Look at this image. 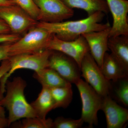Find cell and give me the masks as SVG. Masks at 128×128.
<instances>
[{
	"mask_svg": "<svg viewBox=\"0 0 128 128\" xmlns=\"http://www.w3.org/2000/svg\"><path fill=\"white\" fill-rule=\"evenodd\" d=\"M53 121L51 118L42 119L38 117L24 118L18 128H52Z\"/></svg>",
	"mask_w": 128,
	"mask_h": 128,
	"instance_id": "cell-20",
	"label": "cell"
},
{
	"mask_svg": "<svg viewBox=\"0 0 128 128\" xmlns=\"http://www.w3.org/2000/svg\"><path fill=\"white\" fill-rule=\"evenodd\" d=\"M81 76L102 97L110 95L111 82L107 80L90 52L83 58L80 66Z\"/></svg>",
	"mask_w": 128,
	"mask_h": 128,
	"instance_id": "cell-7",
	"label": "cell"
},
{
	"mask_svg": "<svg viewBox=\"0 0 128 128\" xmlns=\"http://www.w3.org/2000/svg\"><path fill=\"white\" fill-rule=\"evenodd\" d=\"M106 0L113 20L109 38L121 35H128V1Z\"/></svg>",
	"mask_w": 128,
	"mask_h": 128,
	"instance_id": "cell-11",
	"label": "cell"
},
{
	"mask_svg": "<svg viewBox=\"0 0 128 128\" xmlns=\"http://www.w3.org/2000/svg\"><path fill=\"white\" fill-rule=\"evenodd\" d=\"M7 127H8L7 118L0 116V128H5Z\"/></svg>",
	"mask_w": 128,
	"mask_h": 128,
	"instance_id": "cell-28",
	"label": "cell"
},
{
	"mask_svg": "<svg viewBox=\"0 0 128 128\" xmlns=\"http://www.w3.org/2000/svg\"><path fill=\"white\" fill-rule=\"evenodd\" d=\"M12 43H4L0 44V61L8 59L10 57L9 48Z\"/></svg>",
	"mask_w": 128,
	"mask_h": 128,
	"instance_id": "cell-26",
	"label": "cell"
},
{
	"mask_svg": "<svg viewBox=\"0 0 128 128\" xmlns=\"http://www.w3.org/2000/svg\"><path fill=\"white\" fill-rule=\"evenodd\" d=\"M108 47L111 55L128 73V35L109 37Z\"/></svg>",
	"mask_w": 128,
	"mask_h": 128,
	"instance_id": "cell-14",
	"label": "cell"
},
{
	"mask_svg": "<svg viewBox=\"0 0 128 128\" xmlns=\"http://www.w3.org/2000/svg\"><path fill=\"white\" fill-rule=\"evenodd\" d=\"M15 4L12 0H0V6H7V5L13 4Z\"/></svg>",
	"mask_w": 128,
	"mask_h": 128,
	"instance_id": "cell-29",
	"label": "cell"
},
{
	"mask_svg": "<svg viewBox=\"0 0 128 128\" xmlns=\"http://www.w3.org/2000/svg\"><path fill=\"white\" fill-rule=\"evenodd\" d=\"M111 28L110 26L101 31L82 34L87 42L91 54L100 68L104 55L109 50L108 41Z\"/></svg>",
	"mask_w": 128,
	"mask_h": 128,
	"instance_id": "cell-12",
	"label": "cell"
},
{
	"mask_svg": "<svg viewBox=\"0 0 128 128\" xmlns=\"http://www.w3.org/2000/svg\"><path fill=\"white\" fill-rule=\"evenodd\" d=\"M46 49L61 52L71 57L80 68L83 58L90 52L87 42L82 35L75 40L66 41L59 39L53 34L47 44Z\"/></svg>",
	"mask_w": 128,
	"mask_h": 128,
	"instance_id": "cell-8",
	"label": "cell"
},
{
	"mask_svg": "<svg viewBox=\"0 0 128 128\" xmlns=\"http://www.w3.org/2000/svg\"><path fill=\"white\" fill-rule=\"evenodd\" d=\"M10 68L9 59L5 60L2 62L0 66V80L4 75L9 70ZM0 116L5 118V111L4 107L0 105Z\"/></svg>",
	"mask_w": 128,
	"mask_h": 128,
	"instance_id": "cell-24",
	"label": "cell"
},
{
	"mask_svg": "<svg viewBox=\"0 0 128 128\" xmlns=\"http://www.w3.org/2000/svg\"><path fill=\"white\" fill-rule=\"evenodd\" d=\"M82 102L81 118L89 128L98 124V112L101 110L103 97L86 81L80 78L76 82Z\"/></svg>",
	"mask_w": 128,
	"mask_h": 128,
	"instance_id": "cell-5",
	"label": "cell"
},
{
	"mask_svg": "<svg viewBox=\"0 0 128 128\" xmlns=\"http://www.w3.org/2000/svg\"><path fill=\"white\" fill-rule=\"evenodd\" d=\"M52 50L48 49L33 54H22L12 56L9 59L10 68L0 80V100L6 92V85L8 78L14 72L27 69L36 72L48 67V58Z\"/></svg>",
	"mask_w": 128,
	"mask_h": 128,
	"instance_id": "cell-3",
	"label": "cell"
},
{
	"mask_svg": "<svg viewBox=\"0 0 128 128\" xmlns=\"http://www.w3.org/2000/svg\"><path fill=\"white\" fill-rule=\"evenodd\" d=\"M11 33L8 25L4 21L0 18V34H5Z\"/></svg>",
	"mask_w": 128,
	"mask_h": 128,
	"instance_id": "cell-27",
	"label": "cell"
},
{
	"mask_svg": "<svg viewBox=\"0 0 128 128\" xmlns=\"http://www.w3.org/2000/svg\"><path fill=\"white\" fill-rule=\"evenodd\" d=\"M100 69L105 78L110 81H116L121 78L128 77V73L124 71L111 54L107 52L104 57Z\"/></svg>",
	"mask_w": 128,
	"mask_h": 128,
	"instance_id": "cell-18",
	"label": "cell"
},
{
	"mask_svg": "<svg viewBox=\"0 0 128 128\" xmlns=\"http://www.w3.org/2000/svg\"><path fill=\"white\" fill-rule=\"evenodd\" d=\"M38 118L45 119L47 114L55 109V102L50 89L42 87V90L35 101L30 104Z\"/></svg>",
	"mask_w": 128,
	"mask_h": 128,
	"instance_id": "cell-16",
	"label": "cell"
},
{
	"mask_svg": "<svg viewBox=\"0 0 128 128\" xmlns=\"http://www.w3.org/2000/svg\"></svg>",
	"mask_w": 128,
	"mask_h": 128,
	"instance_id": "cell-30",
	"label": "cell"
},
{
	"mask_svg": "<svg viewBox=\"0 0 128 128\" xmlns=\"http://www.w3.org/2000/svg\"><path fill=\"white\" fill-rule=\"evenodd\" d=\"M53 34L36 25L30 28L22 37L13 43L9 48L10 57L22 54H33L46 49Z\"/></svg>",
	"mask_w": 128,
	"mask_h": 128,
	"instance_id": "cell-4",
	"label": "cell"
},
{
	"mask_svg": "<svg viewBox=\"0 0 128 128\" xmlns=\"http://www.w3.org/2000/svg\"><path fill=\"white\" fill-rule=\"evenodd\" d=\"M105 14L102 12H97L86 18L78 20L54 23L38 22L37 25L54 34L60 39L73 41L83 34L101 31L111 26L108 22L105 24L100 23Z\"/></svg>",
	"mask_w": 128,
	"mask_h": 128,
	"instance_id": "cell-1",
	"label": "cell"
},
{
	"mask_svg": "<svg viewBox=\"0 0 128 128\" xmlns=\"http://www.w3.org/2000/svg\"><path fill=\"white\" fill-rule=\"evenodd\" d=\"M0 18L8 25L12 33L20 36L38 22L16 4L0 6Z\"/></svg>",
	"mask_w": 128,
	"mask_h": 128,
	"instance_id": "cell-6",
	"label": "cell"
},
{
	"mask_svg": "<svg viewBox=\"0 0 128 128\" xmlns=\"http://www.w3.org/2000/svg\"><path fill=\"white\" fill-rule=\"evenodd\" d=\"M26 85V82L20 77L6 82V94L0 100V105L8 110V127L21 118L37 117L25 97L24 90Z\"/></svg>",
	"mask_w": 128,
	"mask_h": 128,
	"instance_id": "cell-2",
	"label": "cell"
},
{
	"mask_svg": "<svg viewBox=\"0 0 128 128\" xmlns=\"http://www.w3.org/2000/svg\"><path fill=\"white\" fill-rule=\"evenodd\" d=\"M84 122L81 118L79 119L74 120L58 117L53 121L52 128H81Z\"/></svg>",
	"mask_w": 128,
	"mask_h": 128,
	"instance_id": "cell-22",
	"label": "cell"
},
{
	"mask_svg": "<svg viewBox=\"0 0 128 128\" xmlns=\"http://www.w3.org/2000/svg\"><path fill=\"white\" fill-rule=\"evenodd\" d=\"M70 9H82L87 12L88 16L96 12H102L105 14L109 12L106 0H61Z\"/></svg>",
	"mask_w": 128,
	"mask_h": 128,
	"instance_id": "cell-15",
	"label": "cell"
},
{
	"mask_svg": "<svg viewBox=\"0 0 128 128\" xmlns=\"http://www.w3.org/2000/svg\"><path fill=\"white\" fill-rule=\"evenodd\" d=\"M33 77L41 84L42 87L49 89L65 86L70 83L55 70L48 67L34 72Z\"/></svg>",
	"mask_w": 128,
	"mask_h": 128,
	"instance_id": "cell-17",
	"label": "cell"
},
{
	"mask_svg": "<svg viewBox=\"0 0 128 128\" xmlns=\"http://www.w3.org/2000/svg\"><path fill=\"white\" fill-rule=\"evenodd\" d=\"M50 90L55 102V109L68 107L73 99L71 83H69L65 86L50 89Z\"/></svg>",
	"mask_w": 128,
	"mask_h": 128,
	"instance_id": "cell-19",
	"label": "cell"
},
{
	"mask_svg": "<svg viewBox=\"0 0 128 128\" xmlns=\"http://www.w3.org/2000/svg\"><path fill=\"white\" fill-rule=\"evenodd\" d=\"M48 67L71 84H75L81 76L80 70L75 60L58 51L52 50L49 57Z\"/></svg>",
	"mask_w": 128,
	"mask_h": 128,
	"instance_id": "cell-10",
	"label": "cell"
},
{
	"mask_svg": "<svg viewBox=\"0 0 128 128\" xmlns=\"http://www.w3.org/2000/svg\"><path fill=\"white\" fill-rule=\"evenodd\" d=\"M114 82L117 84L114 88L116 98L124 106L128 107V77L121 78Z\"/></svg>",
	"mask_w": 128,
	"mask_h": 128,
	"instance_id": "cell-21",
	"label": "cell"
},
{
	"mask_svg": "<svg viewBox=\"0 0 128 128\" xmlns=\"http://www.w3.org/2000/svg\"><path fill=\"white\" fill-rule=\"evenodd\" d=\"M20 35L10 33L0 34V44L4 43H13L18 40Z\"/></svg>",
	"mask_w": 128,
	"mask_h": 128,
	"instance_id": "cell-25",
	"label": "cell"
},
{
	"mask_svg": "<svg viewBox=\"0 0 128 128\" xmlns=\"http://www.w3.org/2000/svg\"><path fill=\"white\" fill-rule=\"evenodd\" d=\"M101 110L105 114L107 128H123L128 122V109L118 104L110 95L103 97Z\"/></svg>",
	"mask_w": 128,
	"mask_h": 128,
	"instance_id": "cell-13",
	"label": "cell"
},
{
	"mask_svg": "<svg viewBox=\"0 0 128 128\" xmlns=\"http://www.w3.org/2000/svg\"><path fill=\"white\" fill-rule=\"evenodd\" d=\"M32 18L38 21L40 14L38 8L34 0H12Z\"/></svg>",
	"mask_w": 128,
	"mask_h": 128,
	"instance_id": "cell-23",
	"label": "cell"
},
{
	"mask_svg": "<svg viewBox=\"0 0 128 128\" xmlns=\"http://www.w3.org/2000/svg\"><path fill=\"white\" fill-rule=\"evenodd\" d=\"M38 8V22L54 23L72 17L74 10L67 7L61 0H34Z\"/></svg>",
	"mask_w": 128,
	"mask_h": 128,
	"instance_id": "cell-9",
	"label": "cell"
}]
</instances>
